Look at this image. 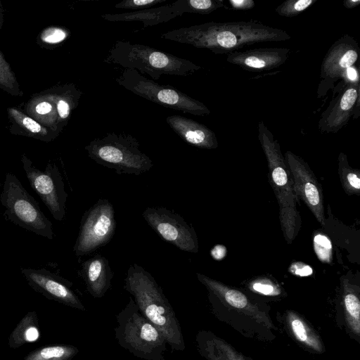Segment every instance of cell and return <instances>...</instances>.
Here are the masks:
<instances>
[{"label":"cell","instance_id":"6da1fadb","mask_svg":"<svg viewBox=\"0 0 360 360\" xmlns=\"http://www.w3.org/2000/svg\"><path fill=\"white\" fill-rule=\"evenodd\" d=\"M161 38L206 49L215 54H229L256 43L289 40L291 36L283 30L250 20L180 27L163 33Z\"/></svg>","mask_w":360,"mask_h":360},{"label":"cell","instance_id":"7a4b0ae2","mask_svg":"<svg viewBox=\"0 0 360 360\" xmlns=\"http://www.w3.org/2000/svg\"><path fill=\"white\" fill-rule=\"evenodd\" d=\"M124 288L132 295L141 313L160 330L170 347L184 351L186 345L179 320L151 274L136 263L130 265Z\"/></svg>","mask_w":360,"mask_h":360},{"label":"cell","instance_id":"3957f363","mask_svg":"<svg viewBox=\"0 0 360 360\" xmlns=\"http://www.w3.org/2000/svg\"><path fill=\"white\" fill-rule=\"evenodd\" d=\"M258 139L266 156L270 184L279 205V219L285 241L290 245L301 228L302 220L297 207L298 197L290 171L281 153L278 141L263 121L257 125Z\"/></svg>","mask_w":360,"mask_h":360},{"label":"cell","instance_id":"277c9868","mask_svg":"<svg viewBox=\"0 0 360 360\" xmlns=\"http://www.w3.org/2000/svg\"><path fill=\"white\" fill-rule=\"evenodd\" d=\"M197 278L208 290L212 313L219 320L245 335H251L250 330L259 327L269 333L276 329L268 311L252 302L241 291L200 273Z\"/></svg>","mask_w":360,"mask_h":360},{"label":"cell","instance_id":"5b68a950","mask_svg":"<svg viewBox=\"0 0 360 360\" xmlns=\"http://www.w3.org/2000/svg\"><path fill=\"white\" fill-rule=\"evenodd\" d=\"M104 62L146 74L153 80L159 79L163 75L188 76L202 68L186 59L146 45L122 40L113 44Z\"/></svg>","mask_w":360,"mask_h":360},{"label":"cell","instance_id":"8992f818","mask_svg":"<svg viewBox=\"0 0 360 360\" xmlns=\"http://www.w3.org/2000/svg\"><path fill=\"white\" fill-rule=\"evenodd\" d=\"M115 338L134 356L145 360H165L167 341L139 311L132 297L116 316Z\"/></svg>","mask_w":360,"mask_h":360},{"label":"cell","instance_id":"52a82bcc","mask_svg":"<svg viewBox=\"0 0 360 360\" xmlns=\"http://www.w3.org/2000/svg\"><path fill=\"white\" fill-rule=\"evenodd\" d=\"M88 156L116 173L139 175L153 167V160L140 149L136 138L124 133H108L85 146Z\"/></svg>","mask_w":360,"mask_h":360},{"label":"cell","instance_id":"ba28073f","mask_svg":"<svg viewBox=\"0 0 360 360\" xmlns=\"http://www.w3.org/2000/svg\"><path fill=\"white\" fill-rule=\"evenodd\" d=\"M0 202L4 215L13 224L48 239L53 238L52 223L15 174H6Z\"/></svg>","mask_w":360,"mask_h":360},{"label":"cell","instance_id":"9c48e42d","mask_svg":"<svg viewBox=\"0 0 360 360\" xmlns=\"http://www.w3.org/2000/svg\"><path fill=\"white\" fill-rule=\"evenodd\" d=\"M115 82L134 94L163 107L196 116L205 117L210 114L203 103L172 86L157 83L135 70L124 69L115 78Z\"/></svg>","mask_w":360,"mask_h":360},{"label":"cell","instance_id":"30bf717a","mask_svg":"<svg viewBox=\"0 0 360 360\" xmlns=\"http://www.w3.org/2000/svg\"><path fill=\"white\" fill-rule=\"evenodd\" d=\"M113 205L108 199H99L82 216L73 251L77 257L89 255L105 245L116 230Z\"/></svg>","mask_w":360,"mask_h":360},{"label":"cell","instance_id":"8fae6325","mask_svg":"<svg viewBox=\"0 0 360 360\" xmlns=\"http://www.w3.org/2000/svg\"><path fill=\"white\" fill-rule=\"evenodd\" d=\"M22 168L32 188L40 197L53 217L61 221L66 213L68 193L58 167L49 162L44 171L37 168L25 155L21 156Z\"/></svg>","mask_w":360,"mask_h":360},{"label":"cell","instance_id":"7c38bea8","mask_svg":"<svg viewBox=\"0 0 360 360\" xmlns=\"http://www.w3.org/2000/svg\"><path fill=\"white\" fill-rule=\"evenodd\" d=\"M142 217L164 240L182 251L198 252L199 245L195 229L179 214L163 207H148Z\"/></svg>","mask_w":360,"mask_h":360},{"label":"cell","instance_id":"4fadbf2b","mask_svg":"<svg viewBox=\"0 0 360 360\" xmlns=\"http://www.w3.org/2000/svg\"><path fill=\"white\" fill-rule=\"evenodd\" d=\"M285 162L294 181V188L298 198L304 201L316 220L325 225L323 193L309 165L291 151L284 154Z\"/></svg>","mask_w":360,"mask_h":360},{"label":"cell","instance_id":"5bb4252c","mask_svg":"<svg viewBox=\"0 0 360 360\" xmlns=\"http://www.w3.org/2000/svg\"><path fill=\"white\" fill-rule=\"evenodd\" d=\"M360 96L359 80L349 81L343 91L331 101L319 121V129L323 133H336L345 127L359 110Z\"/></svg>","mask_w":360,"mask_h":360},{"label":"cell","instance_id":"9a60e30c","mask_svg":"<svg viewBox=\"0 0 360 360\" xmlns=\"http://www.w3.org/2000/svg\"><path fill=\"white\" fill-rule=\"evenodd\" d=\"M360 48L356 39L345 34L328 50L321 65L320 77L333 81L344 77L359 60Z\"/></svg>","mask_w":360,"mask_h":360},{"label":"cell","instance_id":"2e32d148","mask_svg":"<svg viewBox=\"0 0 360 360\" xmlns=\"http://www.w3.org/2000/svg\"><path fill=\"white\" fill-rule=\"evenodd\" d=\"M290 53L287 48H257L229 53L226 61L248 71H266L283 65Z\"/></svg>","mask_w":360,"mask_h":360},{"label":"cell","instance_id":"e0dca14e","mask_svg":"<svg viewBox=\"0 0 360 360\" xmlns=\"http://www.w3.org/2000/svg\"><path fill=\"white\" fill-rule=\"evenodd\" d=\"M26 280L34 288L43 291L53 298L79 310L86 308L78 297L70 289V284L64 279L44 268L35 269L21 268Z\"/></svg>","mask_w":360,"mask_h":360},{"label":"cell","instance_id":"ac0fdd59","mask_svg":"<svg viewBox=\"0 0 360 360\" xmlns=\"http://www.w3.org/2000/svg\"><path fill=\"white\" fill-rule=\"evenodd\" d=\"M166 122L188 144L203 149H214L218 147L215 133L200 122L179 115L168 116Z\"/></svg>","mask_w":360,"mask_h":360},{"label":"cell","instance_id":"d6986e66","mask_svg":"<svg viewBox=\"0 0 360 360\" xmlns=\"http://www.w3.org/2000/svg\"><path fill=\"white\" fill-rule=\"evenodd\" d=\"M79 274L84 281L87 291L95 298L105 295L111 287L114 276L108 259L101 255H96L84 261Z\"/></svg>","mask_w":360,"mask_h":360},{"label":"cell","instance_id":"ffe728a7","mask_svg":"<svg viewBox=\"0 0 360 360\" xmlns=\"http://www.w3.org/2000/svg\"><path fill=\"white\" fill-rule=\"evenodd\" d=\"M195 342L199 354L206 360H251L211 331L199 330Z\"/></svg>","mask_w":360,"mask_h":360},{"label":"cell","instance_id":"44dd1931","mask_svg":"<svg viewBox=\"0 0 360 360\" xmlns=\"http://www.w3.org/2000/svg\"><path fill=\"white\" fill-rule=\"evenodd\" d=\"M285 325L292 338L303 348L316 354L326 351L320 335L298 313L288 310L285 314Z\"/></svg>","mask_w":360,"mask_h":360},{"label":"cell","instance_id":"7402d4cb","mask_svg":"<svg viewBox=\"0 0 360 360\" xmlns=\"http://www.w3.org/2000/svg\"><path fill=\"white\" fill-rule=\"evenodd\" d=\"M25 114L58 135L61 131L53 91L33 96L25 105Z\"/></svg>","mask_w":360,"mask_h":360},{"label":"cell","instance_id":"603a6c76","mask_svg":"<svg viewBox=\"0 0 360 360\" xmlns=\"http://www.w3.org/2000/svg\"><path fill=\"white\" fill-rule=\"evenodd\" d=\"M179 17L171 4L121 13H105L101 18L109 22H140L146 28L167 22Z\"/></svg>","mask_w":360,"mask_h":360},{"label":"cell","instance_id":"cb8c5ba5","mask_svg":"<svg viewBox=\"0 0 360 360\" xmlns=\"http://www.w3.org/2000/svg\"><path fill=\"white\" fill-rule=\"evenodd\" d=\"M342 305L343 318L349 335L359 342L360 338V299L359 288L347 280L342 283Z\"/></svg>","mask_w":360,"mask_h":360},{"label":"cell","instance_id":"d4e9b609","mask_svg":"<svg viewBox=\"0 0 360 360\" xmlns=\"http://www.w3.org/2000/svg\"><path fill=\"white\" fill-rule=\"evenodd\" d=\"M52 91L56 103L58 125L62 131L77 108L82 93L72 84L60 86Z\"/></svg>","mask_w":360,"mask_h":360},{"label":"cell","instance_id":"484cf974","mask_svg":"<svg viewBox=\"0 0 360 360\" xmlns=\"http://www.w3.org/2000/svg\"><path fill=\"white\" fill-rule=\"evenodd\" d=\"M7 111L14 126L22 131L21 134L24 136L48 142L53 140L58 136L57 134L17 108H8Z\"/></svg>","mask_w":360,"mask_h":360},{"label":"cell","instance_id":"4316f807","mask_svg":"<svg viewBox=\"0 0 360 360\" xmlns=\"http://www.w3.org/2000/svg\"><path fill=\"white\" fill-rule=\"evenodd\" d=\"M170 4L179 16L184 13L209 14L224 7L223 0H177Z\"/></svg>","mask_w":360,"mask_h":360},{"label":"cell","instance_id":"83f0119b","mask_svg":"<svg viewBox=\"0 0 360 360\" xmlns=\"http://www.w3.org/2000/svg\"><path fill=\"white\" fill-rule=\"evenodd\" d=\"M338 173L345 191L348 195H359L360 172L349 166L347 155L343 153H340L338 156Z\"/></svg>","mask_w":360,"mask_h":360},{"label":"cell","instance_id":"f1b7e54d","mask_svg":"<svg viewBox=\"0 0 360 360\" xmlns=\"http://www.w3.org/2000/svg\"><path fill=\"white\" fill-rule=\"evenodd\" d=\"M77 352V348L73 346H51L37 350L26 360H70Z\"/></svg>","mask_w":360,"mask_h":360},{"label":"cell","instance_id":"f546056e","mask_svg":"<svg viewBox=\"0 0 360 360\" xmlns=\"http://www.w3.org/2000/svg\"><path fill=\"white\" fill-rule=\"evenodd\" d=\"M0 88L8 94L14 96H22L23 92L11 70L8 63L0 51Z\"/></svg>","mask_w":360,"mask_h":360},{"label":"cell","instance_id":"4dcf8cb0","mask_svg":"<svg viewBox=\"0 0 360 360\" xmlns=\"http://www.w3.org/2000/svg\"><path fill=\"white\" fill-rule=\"evenodd\" d=\"M317 0H286L278 5L275 11L277 14L286 18H292L304 12Z\"/></svg>","mask_w":360,"mask_h":360},{"label":"cell","instance_id":"1f68e13d","mask_svg":"<svg viewBox=\"0 0 360 360\" xmlns=\"http://www.w3.org/2000/svg\"><path fill=\"white\" fill-rule=\"evenodd\" d=\"M70 35V31L65 27L51 26L41 32L39 41L45 45L56 46L63 43Z\"/></svg>","mask_w":360,"mask_h":360},{"label":"cell","instance_id":"d6a6232c","mask_svg":"<svg viewBox=\"0 0 360 360\" xmlns=\"http://www.w3.org/2000/svg\"><path fill=\"white\" fill-rule=\"evenodd\" d=\"M314 250L318 259L327 264L333 259V247L330 239L322 233H318L313 239Z\"/></svg>","mask_w":360,"mask_h":360},{"label":"cell","instance_id":"836d02e7","mask_svg":"<svg viewBox=\"0 0 360 360\" xmlns=\"http://www.w3.org/2000/svg\"><path fill=\"white\" fill-rule=\"evenodd\" d=\"M249 288L257 293L267 296H278L281 294V288L270 279L259 278L249 284Z\"/></svg>","mask_w":360,"mask_h":360},{"label":"cell","instance_id":"e575fe53","mask_svg":"<svg viewBox=\"0 0 360 360\" xmlns=\"http://www.w3.org/2000/svg\"><path fill=\"white\" fill-rule=\"evenodd\" d=\"M167 0H124L115 5L116 8L132 9L134 11L150 8Z\"/></svg>","mask_w":360,"mask_h":360},{"label":"cell","instance_id":"d590c367","mask_svg":"<svg viewBox=\"0 0 360 360\" xmlns=\"http://www.w3.org/2000/svg\"><path fill=\"white\" fill-rule=\"evenodd\" d=\"M289 271L297 276H307L313 273L311 267L301 262L292 263L289 267Z\"/></svg>","mask_w":360,"mask_h":360},{"label":"cell","instance_id":"8d00e7d4","mask_svg":"<svg viewBox=\"0 0 360 360\" xmlns=\"http://www.w3.org/2000/svg\"><path fill=\"white\" fill-rule=\"evenodd\" d=\"M231 8L238 11H247L255 7L252 0H229Z\"/></svg>","mask_w":360,"mask_h":360},{"label":"cell","instance_id":"74e56055","mask_svg":"<svg viewBox=\"0 0 360 360\" xmlns=\"http://www.w3.org/2000/svg\"><path fill=\"white\" fill-rule=\"evenodd\" d=\"M25 336L27 341L34 342L39 338V330L36 327L30 326L26 330Z\"/></svg>","mask_w":360,"mask_h":360},{"label":"cell","instance_id":"f35d334b","mask_svg":"<svg viewBox=\"0 0 360 360\" xmlns=\"http://www.w3.org/2000/svg\"><path fill=\"white\" fill-rule=\"evenodd\" d=\"M212 255L216 259H221L226 256V249L224 245H217L212 250Z\"/></svg>","mask_w":360,"mask_h":360},{"label":"cell","instance_id":"ab89813d","mask_svg":"<svg viewBox=\"0 0 360 360\" xmlns=\"http://www.w3.org/2000/svg\"><path fill=\"white\" fill-rule=\"evenodd\" d=\"M360 4V0H345L343 6L347 9L354 8Z\"/></svg>","mask_w":360,"mask_h":360},{"label":"cell","instance_id":"60d3db41","mask_svg":"<svg viewBox=\"0 0 360 360\" xmlns=\"http://www.w3.org/2000/svg\"><path fill=\"white\" fill-rule=\"evenodd\" d=\"M3 25V8L0 2V29L1 28Z\"/></svg>","mask_w":360,"mask_h":360}]
</instances>
